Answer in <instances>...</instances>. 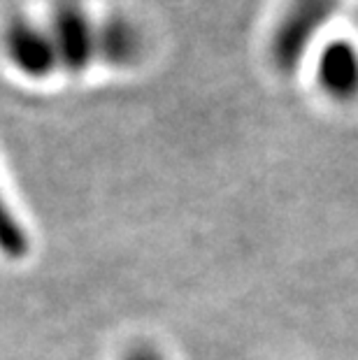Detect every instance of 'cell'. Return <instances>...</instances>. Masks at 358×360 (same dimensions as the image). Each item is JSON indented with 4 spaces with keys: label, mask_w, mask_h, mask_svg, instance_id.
Here are the masks:
<instances>
[{
    "label": "cell",
    "mask_w": 358,
    "mask_h": 360,
    "mask_svg": "<svg viewBox=\"0 0 358 360\" xmlns=\"http://www.w3.org/2000/svg\"><path fill=\"white\" fill-rule=\"evenodd\" d=\"M317 77L321 89L335 101L358 98V49L347 40L326 44L319 56Z\"/></svg>",
    "instance_id": "3"
},
{
    "label": "cell",
    "mask_w": 358,
    "mask_h": 360,
    "mask_svg": "<svg viewBox=\"0 0 358 360\" xmlns=\"http://www.w3.org/2000/svg\"><path fill=\"white\" fill-rule=\"evenodd\" d=\"M3 42L10 63L26 77L44 79L56 72L47 35H44V28L40 24H30L26 19H14L5 28Z\"/></svg>",
    "instance_id": "2"
},
{
    "label": "cell",
    "mask_w": 358,
    "mask_h": 360,
    "mask_svg": "<svg viewBox=\"0 0 358 360\" xmlns=\"http://www.w3.org/2000/svg\"><path fill=\"white\" fill-rule=\"evenodd\" d=\"M30 251V237L5 195L0 193V254L10 260H21Z\"/></svg>",
    "instance_id": "4"
},
{
    "label": "cell",
    "mask_w": 358,
    "mask_h": 360,
    "mask_svg": "<svg viewBox=\"0 0 358 360\" xmlns=\"http://www.w3.org/2000/svg\"><path fill=\"white\" fill-rule=\"evenodd\" d=\"M342 0H288L270 40V60L279 72H293L305 51Z\"/></svg>",
    "instance_id": "1"
},
{
    "label": "cell",
    "mask_w": 358,
    "mask_h": 360,
    "mask_svg": "<svg viewBox=\"0 0 358 360\" xmlns=\"http://www.w3.org/2000/svg\"><path fill=\"white\" fill-rule=\"evenodd\" d=\"M124 360H165L158 351H154V349H147V347H140V349H135V351H131Z\"/></svg>",
    "instance_id": "5"
}]
</instances>
